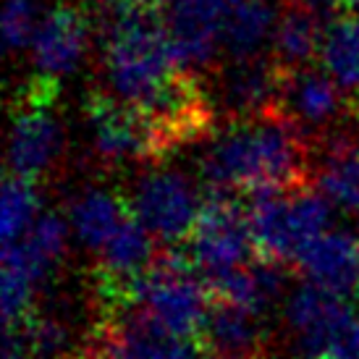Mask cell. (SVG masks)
I'll use <instances>...</instances> for the list:
<instances>
[{
  "instance_id": "obj_9",
  "label": "cell",
  "mask_w": 359,
  "mask_h": 359,
  "mask_svg": "<svg viewBox=\"0 0 359 359\" xmlns=\"http://www.w3.org/2000/svg\"><path fill=\"white\" fill-rule=\"evenodd\" d=\"M189 262L205 278L223 276L247 265L255 250L247 208L233 202L229 194H212L189 239Z\"/></svg>"
},
{
  "instance_id": "obj_28",
  "label": "cell",
  "mask_w": 359,
  "mask_h": 359,
  "mask_svg": "<svg viewBox=\"0 0 359 359\" xmlns=\"http://www.w3.org/2000/svg\"><path fill=\"white\" fill-rule=\"evenodd\" d=\"M294 6H302V8L307 11H315V13H328V11H333L336 6H341V3H346V0H291Z\"/></svg>"
},
{
  "instance_id": "obj_20",
  "label": "cell",
  "mask_w": 359,
  "mask_h": 359,
  "mask_svg": "<svg viewBox=\"0 0 359 359\" xmlns=\"http://www.w3.org/2000/svg\"><path fill=\"white\" fill-rule=\"evenodd\" d=\"M155 236L142 226V220L131 212L121 223V229L108 239V244L97 252L102 276L113 283V289L123 291L134 278H140L147 268H152L155 257Z\"/></svg>"
},
{
  "instance_id": "obj_11",
  "label": "cell",
  "mask_w": 359,
  "mask_h": 359,
  "mask_svg": "<svg viewBox=\"0 0 359 359\" xmlns=\"http://www.w3.org/2000/svg\"><path fill=\"white\" fill-rule=\"evenodd\" d=\"M92 21L76 6H55L42 13L29 45L32 66L42 79L58 81L76 74L90 53Z\"/></svg>"
},
{
  "instance_id": "obj_5",
  "label": "cell",
  "mask_w": 359,
  "mask_h": 359,
  "mask_svg": "<svg viewBox=\"0 0 359 359\" xmlns=\"http://www.w3.org/2000/svg\"><path fill=\"white\" fill-rule=\"evenodd\" d=\"M244 208L257 257L289 262L307 241L330 229L333 205L320 191L297 187L255 191Z\"/></svg>"
},
{
  "instance_id": "obj_24",
  "label": "cell",
  "mask_w": 359,
  "mask_h": 359,
  "mask_svg": "<svg viewBox=\"0 0 359 359\" xmlns=\"http://www.w3.org/2000/svg\"><path fill=\"white\" fill-rule=\"evenodd\" d=\"M320 63L346 95H359V16L333 21L325 27Z\"/></svg>"
},
{
  "instance_id": "obj_6",
  "label": "cell",
  "mask_w": 359,
  "mask_h": 359,
  "mask_svg": "<svg viewBox=\"0 0 359 359\" xmlns=\"http://www.w3.org/2000/svg\"><path fill=\"white\" fill-rule=\"evenodd\" d=\"M55 81L42 79L21 95L8 131V170L24 179H42L50 173L66 150V129L53 110Z\"/></svg>"
},
{
  "instance_id": "obj_18",
  "label": "cell",
  "mask_w": 359,
  "mask_h": 359,
  "mask_svg": "<svg viewBox=\"0 0 359 359\" xmlns=\"http://www.w3.org/2000/svg\"><path fill=\"white\" fill-rule=\"evenodd\" d=\"M131 215V208L105 187L81 189L69 205V226L74 239L90 252H97L108 244V239L121 229V223Z\"/></svg>"
},
{
  "instance_id": "obj_17",
  "label": "cell",
  "mask_w": 359,
  "mask_h": 359,
  "mask_svg": "<svg viewBox=\"0 0 359 359\" xmlns=\"http://www.w3.org/2000/svg\"><path fill=\"white\" fill-rule=\"evenodd\" d=\"M208 283L218 302H229L262 315L273 302L286 294V270L278 259L257 257L255 262L250 259L241 268L210 278Z\"/></svg>"
},
{
  "instance_id": "obj_2",
  "label": "cell",
  "mask_w": 359,
  "mask_h": 359,
  "mask_svg": "<svg viewBox=\"0 0 359 359\" xmlns=\"http://www.w3.org/2000/svg\"><path fill=\"white\" fill-rule=\"evenodd\" d=\"M307 170L302 129L280 110L239 118L212 137L200 158V173L212 194L297 189Z\"/></svg>"
},
{
  "instance_id": "obj_13",
  "label": "cell",
  "mask_w": 359,
  "mask_h": 359,
  "mask_svg": "<svg viewBox=\"0 0 359 359\" xmlns=\"http://www.w3.org/2000/svg\"><path fill=\"white\" fill-rule=\"evenodd\" d=\"M286 66L262 55L233 58L220 76V97L223 105L239 118H255L278 110Z\"/></svg>"
},
{
  "instance_id": "obj_8",
  "label": "cell",
  "mask_w": 359,
  "mask_h": 359,
  "mask_svg": "<svg viewBox=\"0 0 359 359\" xmlns=\"http://www.w3.org/2000/svg\"><path fill=\"white\" fill-rule=\"evenodd\" d=\"M92 152L110 165L160 158L170 150L165 137L144 113L129 108L113 95H90L87 100Z\"/></svg>"
},
{
  "instance_id": "obj_29",
  "label": "cell",
  "mask_w": 359,
  "mask_h": 359,
  "mask_svg": "<svg viewBox=\"0 0 359 359\" xmlns=\"http://www.w3.org/2000/svg\"><path fill=\"white\" fill-rule=\"evenodd\" d=\"M3 359H34V357H29L27 351H21L19 346H13V344H6V354H3Z\"/></svg>"
},
{
  "instance_id": "obj_21",
  "label": "cell",
  "mask_w": 359,
  "mask_h": 359,
  "mask_svg": "<svg viewBox=\"0 0 359 359\" xmlns=\"http://www.w3.org/2000/svg\"><path fill=\"white\" fill-rule=\"evenodd\" d=\"M280 13L273 0H239L229 8L226 32H223V50L231 58H252L262 55V48L273 42L276 24Z\"/></svg>"
},
{
  "instance_id": "obj_30",
  "label": "cell",
  "mask_w": 359,
  "mask_h": 359,
  "mask_svg": "<svg viewBox=\"0 0 359 359\" xmlns=\"http://www.w3.org/2000/svg\"><path fill=\"white\" fill-rule=\"evenodd\" d=\"M134 3H140V6H147V8H155L160 3H170V0H134Z\"/></svg>"
},
{
  "instance_id": "obj_26",
  "label": "cell",
  "mask_w": 359,
  "mask_h": 359,
  "mask_svg": "<svg viewBox=\"0 0 359 359\" xmlns=\"http://www.w3.org/2000/svg\"><path fill=\"white\" fill-rule=\"evenodd\" d=\"M42 212L45 210H42L37 181L11 173L3 184V194H0V239H3V247L27 236Z\"/></svg>"
},
{
  "instance_id": "obj_31",
  "label": "cell",
  "mask_w": 359,
  "mask_h": 359,
  "mask_svg": "<svg viewBox=\"0 0 359 359\" xmlns=\"http://www.w3.org/2000/svg\"><path fill=\"white\" fill-rule=\"evenodd\" d=\"M346 3L351 6V13H354V16H359V0H346Z\"/></svg>"
},
{
  "instance_id": "obj_10",
  "label": "cell",
  "mask_w": 359,
  "mask_h": 359,
  "mask_svg": "<svg viewBox=\"0 0 359 359\" xmlns=\"http://www.w3.org/2000/svg\"><path fill=\"white\" fill-rule=\"evenodd\" d=\"M351 318L354 312L344 294L318 286L312 280L297 286L283 304L289 336L307 359L323 357L351 323Z\"/></svg>"
},
{
  "instance_id": "obj_3",
  "label": "cell",
  "mask_w": 359,
  "mask_h": 359,
  "mask_svg": "<svg viewBox=\"0 0 359 359\" xmlns=\"http://www.w3.org/2000/svg\"><path fill=\"white\" fill-rule=\"evenodd\" d=\"M194 270L191 262L181 257L163 259L131 280L121 291V302L155 328L170 336L194 339L205 330L212 309V289Z\"/></svg>"
},
{
  "instance_id": "obj_12",
  "label": "cell",
  "mask_w": 359,
  "mask_h": 359,
  "mask_svg": "<svg viewBox=\"0 0 359 359\" xmlns=\"http://www.w3.org/2000/svg\"><path fill=\"white\" fill-rule=\"evenodd\" d=\"M229 6L223 0H170L165 29L187 71L208 69L223 50Z\"/></svg>"
},
{
  "instance_id": "obj_16",
  "label": "cell",
  "mask_w": 359,
  "mask_h": 359,
  "mask_svg": "<svg viewBox=\"0 0 359 359\" xmlns=\"http://www.w3.org/2000/svg\"><path fill=\"white\" fill-rule=\"evenodd\" d=\"M304 278L339 294L359 291V241L346 231H323L297 255Z\"/></svg>"
},
{
  "instance_id": "obj_15",
  "label": "cell",
  "mask_w": 359,
  "mask_h": 359,
  "mask_svg": "<svg viewBox=\"0 0 359 359\" xmlns=\"http://www.w3.org/2000/svg\"><path fill=\"white\" fill-rule=\"evenodd\" d=\"M100 359H220L208 344L170 336L140 315L121 318L105 330Z\"/></svg>"
},
{
  "instance_id": "obj_1",
  "label": "cell",
  "mask_w": 359,
  "mask_h": 359,
  "mask_svg": "<svg viewBox=\"0 0 359 359\" xmlns=\"http://www.w3.org/2000/svg\"><path fill=\"white\" fill-rule=\"evenodd\" d=\"M97 29L108 95L144 113L168 147L197 140L212 113L194 74L181 66L165 21L134 0H105Z\"/></svg>"
},
{
  "instance_id": "obj_23",
  "label": "cell",
  "mask_w": 359,
  "mask_h": 359,
  "mask_svg": "<svg viewBox=\"0 0 359 359\" xmlns=\"http://www.w3.org/2000/svg\"><path fill=\"white\" fill-rule=\"evenodd\" d=\"M318 16L320 13L302 8V6H294L280 13L273 42H270L280 66L302 69V66H309L315 55H320L325 27H320Z\"/></svg>"
},
{
  "instance_id": "obj_19",
  "label": "cell",
  "mask_w": 359,
  "mask_h": 359,
  "mask_svg": "<svg viewBox=\"0 0 359 359\" xmlns=\"http://www.w3.org/2000/svg\"><path fill=\"white\" fill-rule=\"evenodd\" d=\"M205 344L215 351L220 359H259L262 357V323L257 312L220 302L210 309L205 323Z\"/></svg>"
},
{
  "instance_id": "obj_14",
  "label": "cell",
  "mask_w": 359,
  "mask_h": 359,
  "mask_svg": "<svg viewBox=\"0 0 359 359\" xmlns=\"http://www.w3.org/2000/svg\"><path fill=\"white\" fill-rule=\"evenodd\" d=\"M278 110L302 131L328 129L346 110V92L325 69H289Z\"/></svg>"
},
{
  "instance_id": "obj_25",
  "label": "cell",
  "mask_w": 359,
  "mask_h": 359,
  "mask_svg": "<svg viewBox=\"0 0 359 359\" xmlns=\"http://www.w3.org/2000/svg\"><path fill=\"white\" fill-rule=\"evenodd\" d=\"M6 344L19 346L34 359H71L74 333L55 315H34L21 323L19 328L6 330Z\"/></svg>"
},
{
  "instance_id": "obj_32",
  "label": "cell",
  "mask_w": 359,
  "mask_h": 359,
  "mask_svg": "<svg viewBox=\"0 0 359 359\" xmlns=\"http://www.w3.org/2000/svg\"><path fill=\"white\" fill-rule=\"evenodd\" d=\"M357 294H359V291H357Z\"/></svg>"
},
{
  "instance_id": "obj_27",
  "label": "cell",
  "mask_w": 359,
  "mask_h": 359,
  "mask_svg": "<svg viewBox=\"0 0 359 359\" xmlns=\"http://www.w3.org/2000/svg\"><path fill=\"white\" fill-rule=\"evenodd\" d=\"M42 13L37 0H6L3 3V40L8 50H29L32 37L40 27Z\"/></svg>"
},
{
  "instance_id": "obj_7",
  "label": "cell",
  "mask_w": 359,
  "mask_h": 359,
  "mask_svg": "<svg viewBox=\"0 0 359 359\" xmlns=\"http://www.w3.org/2000/svg\"><path fill=\"white\" fill-rule=\"evenodd\" d=\"M197 184L176 168H155L142 173L129 197L131 212L163 244L189 239L205 208Z\"/></svg>"
},
{
  "instance_id": "obj_4",
  "label": "cell",
  "mask_w": 359,
  "mask_h": 359,
  "mask_svg": "<svg viewBox=\"0 0 359 359\" xmlns=\"http://www.w3.org/2000/svg\"><path fill=\"white\" fill-rule=\"evenodd\" d=\"M71 239L74 233L69 218H60L58 212H42L27 236L3 247L0 307L6 330L19 328L34 312L37 294L63 262Z\"/></svg>"
},
{
  "instance_id": "obj_22",
  "label": "cell",
  "mask_w": 359,
  "mask_h": 359,
  "mask_svg": "<svg viewBox=\"0 0 359 359\" xmlns=\"http://www.w3.org/2000/svg\"><path fill=\"white\" fill-rule=\"evenodd\" d=\"M315 181L333 208L359 218V147L333 142L320 160Z\"/></svg>"
}]
</instances>
